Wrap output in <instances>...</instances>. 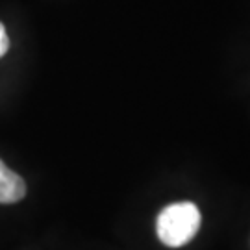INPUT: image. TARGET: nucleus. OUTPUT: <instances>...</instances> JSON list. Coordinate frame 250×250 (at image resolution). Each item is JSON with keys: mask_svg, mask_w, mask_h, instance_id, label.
<instances>
[{"mask_svg": "<svg viewBox=\"0 0 250 250\" xmlns=\"http://www.w3.org/2000/svg\"><path fill=\"white\" fill-rule=\"evenodd\" d=\"M200 228V211L193 202H176L163 208L156 221V233L165 247L188 245Z\"/></svg>", "mask_w": 250, "mask_h": 250, "instance_id": "1", "label": "nucleus"}, {"mask_svg": "<svg viewBox=\"0 0 250 250\" xmlns=\"http://www.w3.org/2000/svg\"><path fill=\"white\" fill-rule=\"evenodd\" d=\"M26 195V184L0 160V204H15Z\"/></svg>", "mask_w": 250, "mask_h": 250, "instance_id": "2", "label": "nucleus"}, {"mask_svg": "<svg viewBox=\"0 0 250 250\" xmlns=\"http://www.w3.org/2000/svg\"><path fill=\"white\" fill-rule=\"evenodd\" d=\"M9 50V37L6 32V26L0 22V58Z\"/></svg>", "mask_w": 250, "mask_h": 250, "instance_id": "3", "label": "nucleus"}]
</instances>
